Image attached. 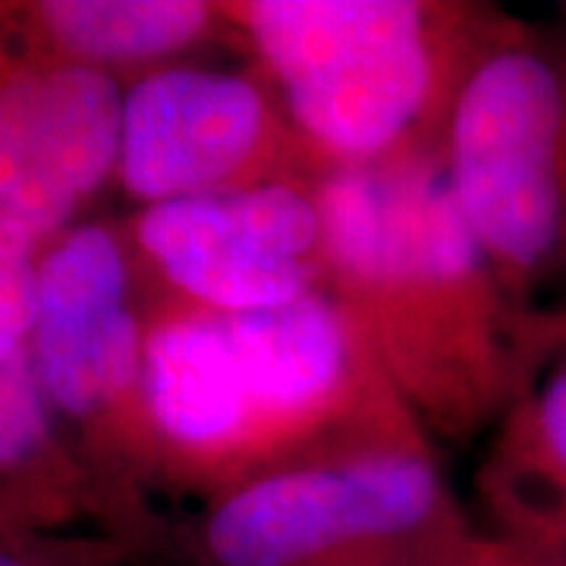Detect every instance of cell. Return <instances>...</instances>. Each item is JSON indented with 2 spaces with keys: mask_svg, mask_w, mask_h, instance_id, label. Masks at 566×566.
Returning <instances> with one entry per match:
<instances>
[{
  "mask_svg": "<svg viewBox=\"0 0 566 566\" xmlns=\"http://www.w3.org/2000/svg\"><path fill=\"white\" fill-rule=\"evenodd\" d=\"M324 296L431 444H469L538 368L535 324L465 227L444 148L318 182Z\"/></svg>",
  "mask_w": 566,
  "mask_h": 566,
  "instance_id": "1",
  "label": "cell"
},
{
  "mask_svg": "<svg viewBox=\"0 0 566 566\" xmlns=\"http://www.w3.org/2000/svg\"><path fill=\"white\" fill-rule=\"evenodd\" d=\"M142 305L164 491L199 510L286 469L434 447L324 293L243 315Z\"/></svg>",
  "mask_w": 566,
  "mask_h": 566,
  "instance_id": "2",
  "label": "cell"
},
{
  "mask_svg": "<svg viewBox=\"0 0 566 566\" xmlns=\"http://www.w3.org/2000/svg\"><path fill=\"white\" fill-rule=\"evenodd\" d=\"M227 48L274 82L324 177L444 148L501 13L463 0H218Z\"/></svg>",
  "mask_w": 566,
  "mask_h": 566,
  "instance_id": "3",
  "label": "cell"
},
{
  "mask_svg": "<svg viewBox=\"0 0 566 566\" xmlns=\"http://www.w3.org/2000/svg\"><path fill=\"white\" fill-rule=\"evenodd\" d=\"M450 192L506 296L566 312V32L501 13L453 104Z\"/></svg>",
  "mask_w": 566,
  "mask_h": 566,
  "instance_id": "4",
  "label": "cell"
},
{
  "mask_svg": "<svg viewBox=\"0 0 566 566\" xmlns=\"http://www.w3.org/2000/svg\"><path fill=\"white\" fill-rule=\"evenodd\" d=\"M192 566H501L504 542L447 485L434 447L286 469L205 504Z\"/></svg>",
  "mask_w": 566,
  "mask_h": 566,
  "instance_id": "5",
  "label": "cell"
},
{
  "mask_svg": "<svg viewBox=\"0 0 566 566\" xmlns=\"http://www.w3.org/2000/svg\"><path fill=\"white\" fill-rule=\"evenodd\" d=\"M29 359L54 424L80 434L114 488L126 542H155L142 491L164 488L161 453L145 400V305L123 230L76 223L41 249Z\"/></svg>",
  "mask_w": 566,
  "mask_h": 566,
  "instance_id": "6",
  "label": "cell"
},
{
  "mask_svg": "<svg viewBox=\"0 0 566 566\" xmlns=\"http://www.w3.org/2000/svg\"><path fill=\"white\" fill-rule=\"evenodd\" d=\"M114 180L151 208L327 177L255 63L196 57L126 85Z\"/></svg>",
  "mask_w": 566,
  "mask_h": 566,
  "instance_id": "7",
  "label": "cell"
},
{
  "mask_svg": "<svg viewBox=\"0 0 566 566\" xmlns=\"http://www.w3.org/2000/svg\"><path fill=\"white\" fill-rule=\"evenodd\" d=\"M123 237L142 303L243 315L324 293L318 182L151 205Z\"/></svg>",
  "mask_w": 566,
  "mask_h": 566,
  "instance_id": "8",
  "label": "cell"
},
{
  "mask_svg": "<svg viewBox=\"0 0 566 566\" xmlns=\"http://www.w3.org/2000/svg\"><path fill=\"white\" fill-rule=\"evenodd\" d=\"M126 85L85 66L0 70V227L44 249L117 177Z\"/></svg>",
  "mask_w": 566,
  "mask_h": 566,
  "instance_id": "9",
  "label": "cell"
},
{
  "mask_svg": "<svg viewBox=\"0 0 566 566\" xmlns=\"http://www.w3.org/2000/svg\"><path fill=\"white\" fill-rule=\"evenodd\" d=\"M17 66H85L123 85L227 44L218 0H41L7 13Z\"/></svg>",
  "mask_w": 566,
  "mask_h": 566,
  "instance_id": "10",
  "label": "cell"
},
{
  "mask_svg": "<svg viewBox=\"0 0 566 566\" xmlns=\"http://www.w3.org/2000/svg\"><path fill=\"white\" fill-rule=\"evenodd\" d=\"M491 538L566 564V346L542 356L475 469Z\"/></svg>",
  "mask_w": 566,
  "mask_h": 566,
  "instance_id": "11",
  "label": "cell"
},
{
  "mask_svg": "<svg viewBox=\"0 0 566 566\" xmlns=\"http://www.w3.org/2000/svg\"><path fill=\"white\" fill-rule=\"evenodd\" d=\"M39 259V245L0 227V353L29 346L35 322Z\"/></svg>",
  "mask_w": 566,
  "mask_h": 566,
  "instance_id": "12",
  "label": "cell"
},
{
  "mask_svg": "<svg viewBox=\"0 0 566 566\" xmlns=\"http://www.w3.org/2000/svg\"><path fill=\"white\" fill-rule=\"evenodd\" d=\"M0 566H95L85 560H73L54 551L29 547L20 538H0Z\"/></svg>",
  "mask_w": 566,
  "mask_h": 566,
  "instance_id": "13",
  "label": "cell"
},
{
  "mask_svg": "<svg viewBox=\"0 0 566 566\" xmlns=\"http://www.w3.org/2000/svg\"><path fill=\"white\" fill-rule=\"evenodd\" d=\"M535 344H538V356H545L554 346H566V312L554 318H535Z\"/></svg>",
  "mask_w": 566,
  "mask_h": 566,
  "instance_id": "14",
  "label": "cell"
},
{
  "mask_svg": "<svg viewBox=\"0 0 566 566\" xmlns=\"http://www.w3.org/2000/svg\"><path fill=\"white\" fill-rule=\"evenodd\" d=\"M501 566H566V564H560V560H551V557H542V554H532V551H523V547L506 545V554H504V560H501Z\"/></svg>",
  "mask_w": 566,
  "mask_h": 566,
  "instance_id": "15",
  "label": "cell"
}]
</instances>
